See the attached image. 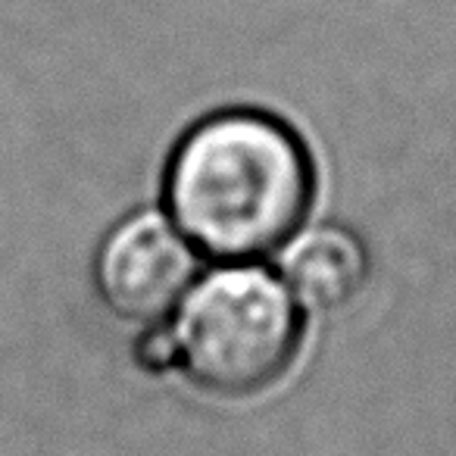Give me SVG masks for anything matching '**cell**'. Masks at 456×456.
I'll list each match as a JSON object with an SVG mask.
<instances>
[{
    "label": "cell",
    "mask_w": 456,
    "mask_h": 456,
    "mask_svg": "<svg viewBox=\"0 0 456 456\" xmlns=\"http://www.w3.org/2000/svg\"><path fill=\"white\" fill-rule=\"evenodd\" d=\"M207 260L175 228L163 207H138L103 232L91 260V281L103 310L134 329L175 313Z\"/></svg>",
    "instance_id": "cell-3"
},
{
    "label": "cell",
    "mask_w": 456,
    "mask_h": 456,
    "mask_svg": "<svg viewBox=\"0 0 456 456\" xmlns=\"http://www.w3.org/2000/svg\"><path fill=\"white\" fill-rule=\"evenodd\" d=\"M172 375L216 400L273 391L304 350L306 313L266 263H207L163 322Z\"/></svg>",
    "instance_id": "cell-2"
},
{
    "label": "cell",
    "mask_w": 456,
    "mask_h": 456,
    "mask_svg": "<svg viewBox=\"0 0 456 456\" xmlns=\"http://www.w3.org/2000/svg\"><path fill=\"white\" fill-rule=\"evenodd\" d=\"M273 260L281 285L306 316L344 310L369 279L366 244L335 222L304 225Z\"/></svg>",
    "instance_id": "cell-4"
},
{
    "label": "cell",
    "mask_w": 456,
    "mask_h": 456,
    "mask_svg": "<svg viewBox=\"0 0 456 456\" xmlns=\"http://www.w3.org/2000/svg\"><path fill=\"white\" fill-rule=\"evenodd\" d=\"M316 184V159L291 122L222 107L169 147L159 207L207 263H266L306 225Z\"/></svg>",
    "instance_id": "cell-1"
}]
</instances>
